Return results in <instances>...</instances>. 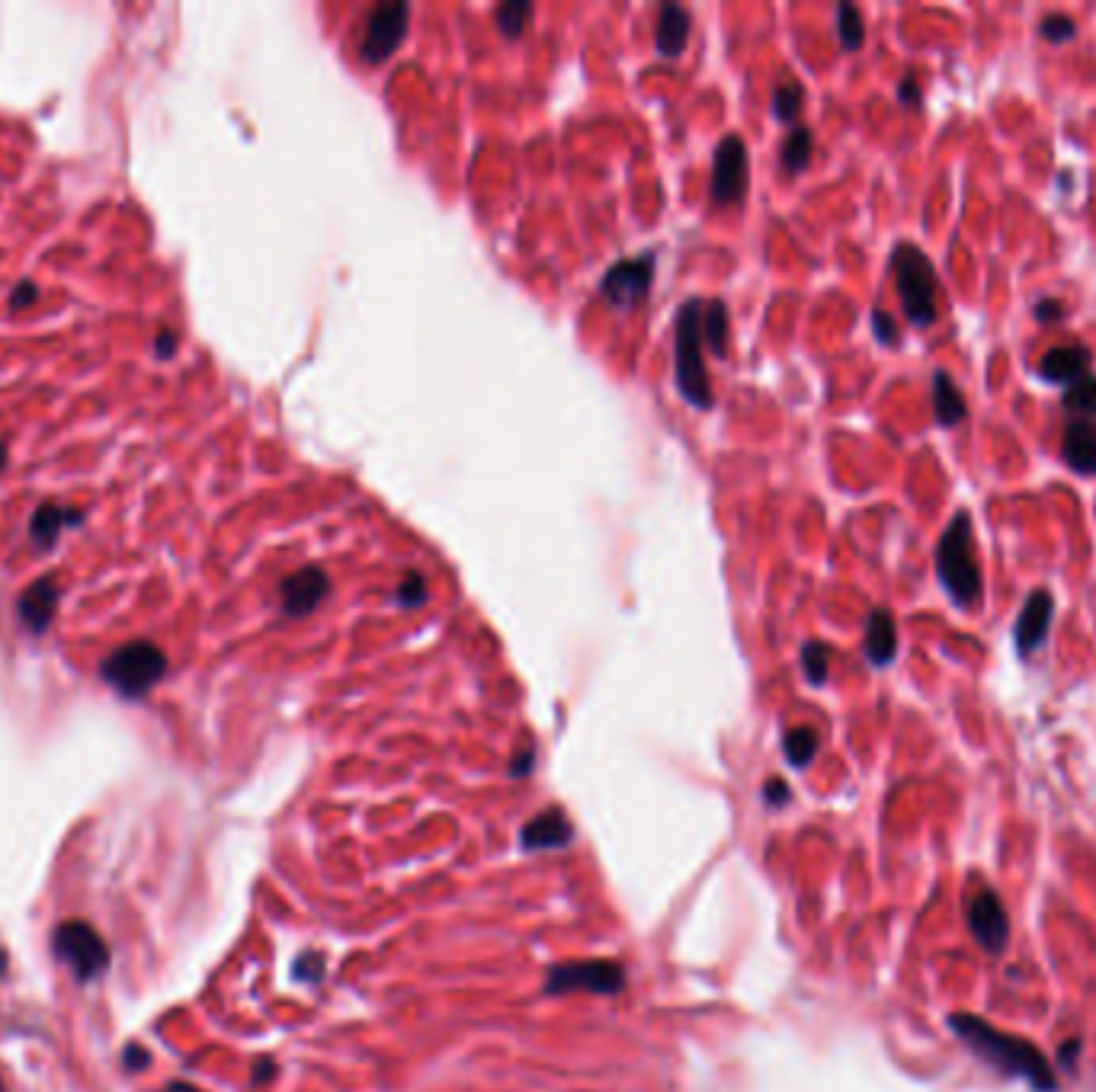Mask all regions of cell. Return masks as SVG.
<instances>
[{
  "mask_svg": "<svg viewBox=\"0 0 1096 1092\" xmlns=\"http://www.w3.org/2000/svg\"><path fill=\"white\" fill-rule=\"evenodd\" d=\"M950 1029L958 1035V1042L971 1047L985 1064L1001 1070L1006 1077H1016L1029 1083L1036 1092H1058V1080L1051 1073V1064L1042 1057V1051L1016 1035L998 1032L991 1022L971 1016V1012H955L950 1016Z\"/></svg>",
  "mask_w": 1096,
  "mask_h": 1092,
  "instance_id": "6da1fadb",
  "label": "cell"
},
{
  "mask_svg": "<svg viewBox=\"0 0 1096 1092\" xmlns=\"http://www.w3.org/2000/svg\"><path fill=\"white\" fill-rule=\"evenodd\" d=\"M703 308H706L703 298H690V301H683V308L676 311V321H673L676 391L696 411H709L716 404L709 369H706V359H703V346H706V340H703Z\"/></svg>",
  "mask_w": 1096,
  "mask_h": 1092,
  "instance_id": "7a4b0ae2",
  "label": "cell"
},
{
  "mask_svg": "<svg viewBox=\"0 0 1096 1092\" xmlns=\"http://www.w3.org/2000/svg\"><path fill=\"white\" fill-rule=\"evenodd\" d=\"M936 573L958 609L981 603V568L975 561V525L968 513H955L936 545Z\"/></svg>",
  "mask_w": 1096,
  "mask_h": 1092,
  "instance_id": "3957f363",
  "label": "cell"
},
{
  "mask_svg": "<svg viewBox=\"0 0 1096 1092\" xmlns=\"http://www.w3.org/2000/svg\"><path fill=\"white\" fill-rule=\"evenodd\" d=\"M892 270L907 321L914 328H933L940 318V288L930 257L914 244H898L892 250Z\"/></svg>",
  "mask_w": 1096,
  "mask_h": 1092,
  "instance_id": "277c9868",
  "label": "cell"
},
{
  "mask_svg": "<svg viewBox=\"0 0 1096 1092\" xmlns=\"http://www.w3.org/2000/svg\"><path fill=\"white\" fill-rule=\"evenodd\" d=\"M167 673V657L157 644L151 641H132L119 651H113L103 666H99V676L109 689H116L119 696L126 699H142L148 696L161 676Z\"/></svg>",
  "mask_w": 1096,
  "mask_h": 1092,
  "instance_id": "5b68a950",
  "label": "cell"
},
{
  "mask_svg": "<svg viewBox=\"0 0 1096 1092\" xmlns=\"http://www.w3.org/2000/svg\"><path fill=\"white\" fill-rule=\"evenodd\" d=\"M51 949L81 984H91L109 968V946L84 919H64L51 936Z\"/></svg>",
  "mask_w": 1096,
  "mask_h": 1092,
  "instance_id": "8992f818",
  "label": "cell"
},
{
  "mask_svg": "<svg viewBox=\"0 0 1096 1092\" xmlns=\"http://www.w3.org/2000/svg\"><path fill=\"white\" fill-rule=\"evenodd\" d=\"M408 23H411V7L408 3H379L369 10L366 26H363V39H360V55L369 64H381L388 61L401 43L408 36Z\"/></svg>",
  "mask_w": 1096,
  "mask_h": 1092,
  "instance_id": "52a82bcc",
  "label": "cell"
},
{
  "mask_svg": "<svg viewBox=\"0 0 1096 1092\" xmlns=\"http://www.w3.org/2000/svg\"><path fill=\"white\" fill-rule=\"evenodd\" d=\"M625 984V971L616 961H574V964H558L549 974V994H620Z\"/></svg>",
  "mask_w": 1096,
  "mask_h": 1092,
  "instance_id": "ba28073f",
  "label": "cell"
},
{
  "mask_svg": "<svg viewBox=\"0 0 1096 1092\" xmlns=\"http://www.w3.org/2000/svg\"><path fill=\"white\" fill-rule=\"evenodd\" d=\"M965 919L968 929L975 936V942L991 954H1003L1006 942H1010V916L1003 910V901L988 891V888H975L965 901Z\"/></svg>",
  "mask_w": 1096,
  "mask_h": 1092,
  "instance_id": "9c48e42d",
  "label": "cell"
},
{
  "mask_svg": "<svg viewBox=\"0 0 1096 1092\" xmlns=\"http://www.w3.org/2000/svg\"><path fill=\"white\" fill-rule=\"evenodd\" d=\"M651 280H655V253H638L632 260L616 263L603 283H600V295L606 305L613 308H635L648 298L651 292Z\"/></svg>",
  "mask_w": 1096,
  "mask_h": 1092,
  "instance_id": "30bf717a",
  "label": "cell"
},
{
  "mask_svg": "<svg viewBox=\"0 0 1096 1092\" xmlns=\"http://www.w3.org/2000/svg\"><path fill=\"white\" fill-rule=\"evenodd\" d=\"M747 147L738 135L721 139L716 147V164H712V199L716 205H738L747 195Z\"/></svg>",
  "mask_w": 1096,
  "mask_h": 1092,
  "instance_id": "8fae6325",
  "label": "cell"
},
{
  "mask_svg": "<svg viewBox=\"0 0 1096 1092\" xmlns=\"http://www.w3.org/2000/svg\"><path fill=\"white\" fill-rule=\"evenodd\" d=\"M331 593V577L321 568H302L280 583V609L288 618L311 616Z\"/></svg>",
  "mask_w": 1096,
  "mask_h": 1092,
  "instance_id": "7c38bea8",
  "label": "cell"
},
{
  "mask_svg": "<svg viewBox=\"0 0 1096 1092\" xmlns=\"http://www.w3.org/2000/svg\"><path fill=\"white\" fill-rule=\"evenodd\" d=\"M1051 616H1054V600H1051L1049 590H1033L1029 600L1023 603V613L1016 618V625H1013V641H1016V651L1023 657L1036 654L1046 644Z\"/></svg>",
  "mask_w": 1096,
  "mask_h": 1092,
  "instance_id": "4fadbf2b",
  "label": "cell"
},
{
  "mask_svg": "<svg viewBox=\"0 0 1096 1092\" xmlns=\"http://www.w3.org/2000/svg\"><path fill=\"white\" fill-rule=\"evenodd\" d=\"M1091 366H1094V356L1084 343H1064V346H1054L1042 356V379L1051 381V384H1074L1077 379L1091 376Z\"/></svg>",
  "mask_w": 1096,
  "mask_h": 1092,
  "instance_id": "5bb4252c",
  "label": "cell"
},
{
  "mask_svg": "<svg viewBox=\"0 0 1096 1092\" xmlns=\"http://www.w3.org/2000/svg\"><path fill=\"white\" fill-rule=\"evenodd\" d=\"M1061 459L1074 475H1096V424L1094 420H1071L1061 439Z\"/></svg>",
  "mask_w": 1096,
  "mask_h": 1092,
  "instance_id": "9a60e30c",
  "label": "cell"
},
{
  "mask_svg": "<svg viewBox=\"0 0 1096 1092\" xmlns=\"http://www.w3.org/2000/svg\"><path fill=\"white\" fill-rule=\"evenodd\" d=\"M574 840L571 820L565 817V810L549 808L542 810L539 817H532L523 827V846L526 850H562Z\"/></svg>",
  "mask_w": 1096,
  "mask_h": 1092,
  "instance_id": "2e32d148",
  "label": "cell"
},
{
  "mask_svg": "<svg viewBox=\"0 0 1096 1092\" xmlns=\"http://www.w3.org/2000/svg\"><path fill=\"white\" fill-rule=\"evenodd\" d=\"M690 10L680 3H664L658 10V26H655V48L661 58H680L690 43Z\"/></svg>",
  "mask_w": 1096,
  "mask_h": 1092,
  "instance_id": "e0dca14e",
  "label": "cell"
},
{
  "mask_svg": "<svg viewBox=\"0 0 1096 1092\" xmlns=\"http://www.w3.org/2000/svg\"><path fill=\"white\" fill-rule=\"evenodd\" d=\"M898 654V628L888 609H875L865 621V657L872 666H888Z\"/></svg>",
  "mask_w": 1096,
  "mask_h": 1092,
  "instance_id": "ac0fdd59",
  "label": "cell"
},
{
  "mask_svg": "<svg viewBox=\"0 0 1096 1092\" xmlns=\"http://www.w3.org/2000/svg\"><path fill=\"white\" fill-rule=\"evenodd\" d=\"M55 606H58V586H55V580H39V583H33L23 593V600L16 603V613H20L23 625L33 634H43L51 616H55Z\"/></svg>",
  "mask_w": 1096,
  "mask_h": 1092,
  "instance_id": "d6986e66",
  "label": "cell"
},
{
  "mask_svg": "<svg viewBox=\"0 0 1096 1092\" xmlns=\"http://www.w3.org/2000/svg\"><path fill=\"white\" fill-rule=\"evenodd\" d=\"M933 411H936V424L940 427H958L968 417L962 391L955 388V381L943 369L933 376Z\"/></svg>",
  "mask_w": 1096,
  "mask_h": 1092,
  "instance_id": "ffe728a7",
  "label": "cell"
},
{
  "mask_svg": "<svg viewBox=\"0 0 1096 1092\" xmlns=\"http://www.w3.org/2000/svg\"><path fill=\"white\" fill-rule=\"evenodd\" d=\"M78 523V510H68V507H55V503H48V507H43L36 517H33V523H30V535H33V542L39 545V548H51L55 545V538H58V532L64 529V525H74Z\"/></svg>",
  "mask_w": 1096,
  "mask_h": 1092,
  "instance_id": "44dd1931",
  "label": "cell"
},
{
  "mask_svg": "<svg viewBox=\"0 0 1096 1092\" xmlns=\"http://www.w3.org/2000/svg\"><path fill=\"white\" fill-rule=\"evenodd\" d=\"M811 147H814V139H811V129L805 126H796L786 142H782V151H779V161H782V170L789 177L802 174L805 167L811 164Z\"/></svg>",
  "mask_w": 1096,
  "mask_h": 1092,
  "instance_id": "7402d4cb",
  "label": "cell"
},
{
  "mask_svg": "<svg viewBox=\"0 0 1096 1092\" xmlns=\"http://www.w3.org/2000/svg\"><path fill=\"white\" fill-rule=\"evenodd\" d=\"M532 16H535V7L526 3V0H510V3H500L497 13H494V23L500 29L504 39H523V33L532 26Z\"/></svg>",
  "mask_w": 1096,
  "mask_h": 1092,
  "instance_id": "603a6c76",
  "label": "cell"
},
{
  "mask_svg": "<svg viewBox=\"0 0 1096 1092\" xmlns=\"http://www.w3.org/2000/svg\"><path fill=\"white\" fill-rule=\"evenodd\" d=\"M1064 411L1074 414L1077 420H1094L1096 417V376H1084L1077 379L1074 384L1064 388V397H1061Z\"/></svg>",
  "mask_w": 1096,
  "mask_h": 1092,
  "instance_id": "cb8c5ba5",
  "label": "cell"
},
{
  "mask_svg": "<svg viewBox=\"0 0 1096 1092\" xmlns=\"http://www.w3.org/2000/svg\"><path fill=\"white\" fill-rule=\"evenodd\" d=\"M703 340L712 356H724L728 349V308L721 301H706L703 308Z\"/></svg>",
  "mask_w": 1096,
  "mask_h": 1092,
  "instance_id": "d4e9b609",
  "label": "cell"
},
{
  "mask_svg": "<svg viewBox=\"0 0 1096 1092\" xmlns=\"http://www.w3.org/2000/svg\"><path fill=\"white\" fill-rule=\"evenodd\" d=\"M802 103H805V91L799 81H779L773 87V116L786 126H792L802 112Z\"/></svg>",
  "mask_w": 1096,
  "mask_h": 1092,
  "instance_id": "484cf974",
  "label": "cell"
},
{
  "mask_svg": "<svg viewBox=\"0 0 1096 1092\" xmlns=\"http://www.w3.org/2000/svg\"><path fill=\"white\" fill-rule=\"evenodd\" d=\"M837 36H840V46L847 51H859L862 43H865V23H862V13L859 7L853 3H840L837 7Z\"/></svg>",
  "mask_w": 1096,
  "mask_h": 1092,
  "instance_id": "4316f807",
  "label": "cell"
},
{
  "mask_svg": "<svg viewBox=\"0 0 1096 1092\" xmlns=\"http://www.w3.org/2000/svg\"><path fill=\"white\" fill-rule=\"evenodd\" d=\"M782 747H786V757H789V762L802 769V765H809V762L814 760V753H817L821 740H817V734H814L811 727H792V731L786 734Z\"/></svg>",
  "mask_w": 1096,
  "mask_h": 1092,
  "instance_id": "83f0119b",
  "label": "cell"
},
{
  "mask_svg": "<svg viewBox=\"0 0 1096 1092\" xmlns=\"http://www.w3.org/2000/svg\"><path fill=\"white\" fill-rule=\"evenodd\" d=\"M802 666H805V676H809L811 686H824L827 669H830V648L821 644V641L805 644L802 648Z\"/></svg>",
  "mask_w": 1096,
  "mask_h": 1092,
  "instance_id": "f1b7e54d",
  "label": "cell"
},
{
  "mask_svg": "<svg viewBox=\"0 0 1096 1092\" xmlns=\"http://www.w3.org/2000/svg\"><path fill=\"white\" fill-rule=\"evenodd\" d=\"M394 600L404 609L424 606L427 603V580H424V573H404L401 583H398V590H394Z\"/></svg>",
  "mask_w": 1096,
  "mask_h": 1092,
  "instance_id": "f546056e",
  "label": "cell"
},
{
  "mask_svg": "<svg viewBox=\"0 0 1096 1092\" xmlns=\"http://www.w3.org/2000/svg\"><path fill=\"white\" fill-rule=\"evenodd\" d=\"M1042 36L1049 39L1051 46H1064L1077 36V23L1068 13H1049L1042 20Z\"/></svg>",
  "mask_w": 1096,
  "mask_h": 1092,
  "instance_id": "4dcf8cb0",
  "label": "cell"
},
{
  "mask_svg": "<svg viewBox=\"0 0 1096 1092\" xmlns=\"http://www.w3.org/2000/svg\"><path fill=\"white\" fill-rule=\"evenodd\" d=\"M872 331L879 336V343H885V346H895V343H898V324H895V318H892L888 311H882V308L872 311Z\"/></svg>",
  "mask_w": 1096,
  "mask_h": 1092,
  "instance_id": "1f68e13d",
  "label": "cell"
},
{
  "mask_svg": "<svg viewBox=\"0 0 1096 1092\" xmlns=\"http://www.w3.org/2000/svg\"><path fill=\"white\" fill-rule=\"evenodd\" d=\"M1068 314V308L1061 305V301H1054V298H1042L1039 305H1036V318L1042 321V324H1049V321H1061Z\"/></svg>",
  "mask_w": 1096,
  "mask_h": 1092,
  "instance_id": "d6a6232c",
  "label": "cell"
},
{
  "mask_svg": "<svg viewBox=\"0 0 1096 1092\" xmlns=\"http://www.w3.org/2000/svg\"><path fill=\"white\" fill-rule=\"evenodd\" d=\"M898 99L905 103L907 109H917V106L923 103V94H920V84H917L914 78H905V81L898 84Z\"/></svg>",
  "mask_w": 1096,
  "mask_h": 1092,
  "instance_id": "836d02e7",
  "label": "cell"
},
{
  "mask_svg": "<svg viewBox=\"0 0 1096 1092\" xmlns=\"http://www.w3.org/2000/svg\"><path fill=\"white\" fill-rule=\"evenodd\" d=\"M122 1064H126L132 1073H139V1070H144V1067L151 1064V1054H148L142 1045H129L126 1047V1054H122Z\"/></svg>",
  "mask_w": 1096,
  "mask_h": 1092,
  "instance_id": "e575fe53",
  "label": "cell"
},
{
  "mask_svg": "<svg viewBox=\"0 0 1096 1092\" xmlns=\"http://www.w3.org/2000/svg\"><path fill=\"white\" fill-rule=\"evenodd\" d=\"M174 353H177V336L170 331H164L157 336V356H161V359H170Z\"/></svg>",
  "mask_w": 1096,
  "mask_h": 1092,
  "instance_id": "d590c367",
  "label": "cell"
},
{
  "mask_svg": "<svg viewBox=\"0 0 1096 1092\" xmlns=\"http://www.w3.org/2000/svg\"><path fill=\"white\" fill-rule=\"evenodd\" d=\"M36 295H39V292H36V288H33L30 283L20 285V288L10 295V305H13V308H20V305H30V301H36Z\"/></svg>",
  "mask_w": 1096,
  "mask_h": 1092,
  "instance_id": "8d00e7d4",
  "label": "cell"
},
{
  "mask_svg": "<svg viewBox=\"0 0 1096 1092\" xmlns=\"http://www.w3.org/2000/svg\"><path fill=\"white\" fill-rule=\"evenodd\" d=\"M766 795H769V802H776V798H779V802H786V798H789V788H786L779 779H769V785H766Z\"/></svg>",
  "mask_w": 1096,
  "mask_h": 1092,
  "instance_id": "74e56055",
  "label": "cell"
},
{
  "mask_svg": "<svg viewBox=\"0 0 1096 1092\" xmlns=\"http://www.w3.org/2000/svg\"><path fill=\"white\" fill-rule=\"evenodd\" d=\"M1077 1051H1081V1038H1071L1068 1045H1061V1051H1058V1060H1061L1064 1067H1071V1054L1077 1057Z\"/></svg>",
  "mask_w": 1096,
  "mask_h": 1092,
  "instance_id": "f35d334b",
  "label": "cell"
},
{
  "mask_svg": "<svg viewBox=\"0 0 1096 1092\" xmlns=\"http://www.w3.org/2000/svg\"><path fill=\"white\" fill-rule=\"evenodd\" d=\"M167 1092H196V1090H192V1087H187V1083H170V1087H167Z\"/></svg>",
  "mask_w": 1096,
  "mask_h": 1092,
  "instance_id": "ab89813d",
  "label": "cell"
},
{
  "mask_svg": "<svg viewBox=\"0 0 1096 1092\" xmlns=\"http://www.w3.org/2000/svg\"><path fill=\"white\" fill-rule=\"evenodd\" d=\"M3 459H7V449H3V442H0V472H3Z\"/></svg>",
  "mask_w": 1096,
  "mask_h": 1092,
  "instance_id": "60d3db41",
  "label": "cell"
},
{
  "mask_svg": "<svg viewBox=\"0 0 1096 1092\" xmlns=\"http://www.w3.org/2000/svg\"><path fill=\"white\" fill-rule=\"evenodd\" d=\"M0 1092H7V1090H3V1080H0Z\"/></svg>",
  "mask_w": 1096,
  "mask_h": 1092,
  "instance_id": "b9f144b4",
  "label": "cell"
}]
</instances>
